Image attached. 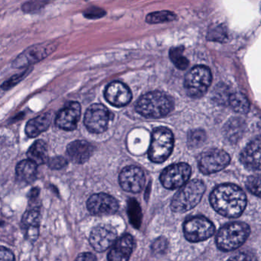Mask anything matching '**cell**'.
I'll list each match as a JSON object with an SVG mask.
<instances>
[{
	"mask_svg": "<svg viewBox=\"0 0 261 261\" xmlns=\"http://www.w3.org/2000/svg\"><path fill=\"white\" fill-rule=\"evenodd\" d=\"M211 204L218 213L226 218H238L247 205V197L241 188L233 184L218 186L211 194Z\"/></svg>",
	"mask_w": 261,
	"mask_h": 261,
	"instance_id": "cell-1",
	"label": "cell"
},
{
	"mask_svg": "<svg viewBox=\"0 0 261 261\" xmlns=\"http://www.w3.org/2000/svg\"><path fill=\"white\" fill-rule=\"evenodd\" d=\"M172 99L165 93L152 91L142 96L136 105V111L147 118L166 117L173 110Z\"/></svg>",
	"mask_w": 261,
	"mask_h": 261,
	"instance_id": "cell-2",
	"label": "cell"
},
{
	"mask_svg": "<svg viewBox=\"0 0 261 261\" xmlns=\"http://www.w3.org/2000/svg\"><path fill=\"white\" fill-rule=\"evenodd\" d=\"M205 189V185L201 180H192L186 183L174 196L171 203L172 210L186 212L193 208L201 201Z\"/></svg>",
	"mask_w": 261,
	"mask_h": 261,
	"instance_id": "cell-3",
	"label": "cell"
},
{
	"mask_svg": "<svg viewBox=\"0 0 261 261\" xmlns=\"http://www.w3.org/2000/svg\"><path fill=\"white\" fill-rule=\"evenodd\" d=\"M250 234L245 223L233 222L221 227L216 237L217 246L223 251H230L241 247Z\"/></svg>",
	"mask_w": 261,
	"mask_h": 261,
	"instance_id": "cell-4",
	"label": "cell"
},
{
	"mask_svg": "<svg viewBox=\"0 0 261 261\" xmlns=\"http://www.w3.org/2000/svg\"><path fill=\"white\" fill-rule=\"evenodd\" d=\"M174 146V136L172 131L166 127L154 129L151 137L149 149V158L155 163L166 161L172 153Z\"/></svg>",
	"mask_w": 261,
	"mask_h": 261,
	"instance_id": "cell-5",
	"label": "cell"
},
{
	"mask_svg": "<svg viewBox=\"0 0 261 261\" xmlns=\"http://www.w3.org/2000/svg\"><path fill=\"white\" fill-rule=\"evenodd\" d=\"M212 82L211 70L204 65L194 67L185 77L184 86L189 97L200 98L206 92Z\"/></svg>",
	"mask_w": 261,
	"mask_h": 261,
	"instance_id": "cell-6",
	"label": "cell"
},
{
	"mask_svg": "<svg viewBox=\"0 0 261 261\" xmlns=\"http://www.w3.org/2000/svg\"><path fill=\"white\" fill-rule=\"evenodd\" d=\"M230 157L221 149H212L201 154L198 160L199 170L204 175H210L222 170L228 166Z\"/></svg>",
	"mask_w": 261,
	"mask_h": 261,
	"instance_id": "cell-7",
	"label": "cell"
},
{
	"mask_svg": "<svg viewBox=\"0 0 261 261\" xmlns=\"http://www.w3.org/2000/svg\"><path fill=\"white\" fill-rule=\"evenodd\" d=\"M212 222L203 217H196L188 220L184 224V234L190 242L205 241L215 233Z\"/></svg>",
	"mask_w": 261,
	"mask_h": 261,
	"instance_id": "cell-8",
	"label": "cell"
},
{
	"mask_svg": "<svg viewBox=\"0 0 261 261\" xmlns=\"http://www.w3.org/2000/svg\"><path fill=\"white\" fill-rule=\"evenodd\" d=\"M192 172L187 163H180L166 167L160 175V181L166 189H175L184 186Z\"/></svg>",
	"mask_w": 261,
	"mask_h": 261,
	"instance_id": "cell-9",
	"label": "cell"
},
{
	"mask_svg": "<svg viewBox=\"0 0 261 261\" xmlns=\"http://www.w3.org/2000/svg\"><path fill=\"white\" fill-rule=\"evenodd\" d=\"M110 112L105 105L95 103L91 105L85 113V126L92 134H102L108 127Z\"/></svg>",
	"mask_w": 261,
	"mask_h": 261,
	"instance_id": "cell-10",
	"label": "cell"
},
{
	"mask_svg": "<svg viewBox=\"0 0 261 261\" xmlns=\"http://www.w3.org/2000/svg\"><path fill=\"white\" fill-rule=\"evenodd\" d=\"M56 45L53 44H40L33 45L27 48L22 54L19 55L14 62V68H27L33 64L37 63L48 57L56 50Z\"/></svg>",
	"mask_w": 261,
	"mask_h": 261,
	"instance_id": "cell-11",
	"label": "cell"
},
{
	"mask_svg": "<svg viewBox=\"0 0 261 261\" xmlns=\"http://www.w3.org/2000/svg\"><path fill=\"white\" fill-rule=\"evenodd\" d=\"M88 211L94 215H113L119 208L118 201L105 193L94 194L87 202Z\"/></svg>",
	"mask_w": 261,
	"mask_h": 261,
	"instance_id": "cell-12",
	"label": "cell"
},
{
	"mask_svg": "<svg viewBox=\"0 0 261 261\" xmlns=\"http://www.w3.org/2000/svg\"><path fill=\"white\" fill-rule=\"evenodd\" d=\"M120 186L126 192L138 193L144 187V172L137 166H130L125 167L121 171L119 177Z\"/></svg>",
	"mask_w": 261,
	"mask_h": 261,
	"instance_id": "cell-13",
	"label": "cell"
},
{
	"mask_svg": "<svg viewBox=\"0 0 261 261\" xmlns=\"http://www.w3.org/2000/svg\"><path fill=\"white\" fill-rule=\"evenodd\" d=\"M82 108L79 102H68L58 113L56 120V126L64 130H74L80 120Z\"/></svg>",
	"mask_w": 261,
	"mask_h": 261,
	"instance_id": "cell-14",
	"label": "cell"
},
{
	"mask_svg": "<svg viewBox=\"0 0 261 261\" xmlns=\"http://www.w3.org/2000/svg\"><path fill=\"white\" fill-rule=\"evenodd\" d=\"M117 233L110 225H99L91 230L89 241L97 252H103L111 247L117 240Z\"/></svg>",
	"mask_w": 261,
	"mask_h": 261,
	"instance_id": "cell-15",
	"label": "cell"
},
{
	"mask_svg": "<svg viewBox=\"0 0 261 261\" xmlns=\"http://www.w3.org/2000/svg\"><path fill=\"white\" fill-rule=\"evenodd\" d=\"M105 96L111 105L117 108L126 106L132 100L130 90L120 82H113L109 84L105 89Z\"/></svg>",
	"mask_w": 261,
	"mask_h": 261,
	"instance_id": "cell-16",
	"label": "cell"
},
{
	"mask_svg": "<svg viewBox=\"0 0 261 261\" xmlns=\"http://www.w3.org/2000/svg\"><path fill=\"white\" fill-rule=\"evenodd\" d=\"M241 163L250 170L260 168V138L257 137L249 143L240 155Z\"/></svg>",
	"mask_w": 261,
	"mask_h": 261,
	"instance_id": "cell-17",
	"label": "cell"
},
{
	"mask_svg": "<svg viewBox=\"0 0 261 261\" xmlns=\"http://www.w3.org/2000/svg\"><path fill=\"white\" fill-rule=\"evenodd\" d=\"M94 149V146L88 142L76 140L68 144L67 154L73 163L82 164L91 158Z\"/></svg>",
	"mask_w": 261,
	"mask_h": 261,
	"instance_id": "cell-18",
	"label": "cell"
},
{
	"mask_svg": "<svg viewBox=\"0 0 261 261\" xmlns=\"http://www.w3.org/2000/svg\"><path fill=\"white\" fill-rule=\"evenodd\" d=\"M40 212L37 207H33L25 212L22 219V227L25 231V238L34 242L39 238Z\"/></svg>",
	"mask_w": 261,
	"mask_h": 261,
	"instance_id": "cell-19",
	"label": "cell"
},
{
	"mask_svg": "<svg viewBox=\"0 0 261 261\" xmlns=\"http://www.w3.org/2000/svg\"><path fill=\"white\" fill-rule=\"evenodd\" d=\"M134 248V239L129 234H126L114 244L108 254L109 261H128Z\"/></svg>",
	"mask_w": 261,
	"mask_h": 261,
	"instance_id": "cell-20",
	"label": "cell"
},
{
	"mask_svg": "<svg viewBox=\"0 0 261 261\" xmlns=\"http://www.w3.org/2000/svg\"><path fill=\"white\" fill-rule=\"evenodd\" d=\"M51 120L53 117L49 113H45L32 119L27 123L25 126V134L30 138L38 137L48 129L51 125Z\"/></svg>",
	"mask_w": 261,
	"mask_h": 261,
	"instance_id": "cell-21",
	"label": "cell"
},
{
	"mask_svg": "<svg viewBox=\"0 0 261 261\" xmlns=\"http://www.w3.org/2000/svg\"><path fill=\"white\" fill-rule=\"evenodd\" d=\"M37 165L30 160H25L18 163L16 166V176L19 181L31 183L37 175Z\"/></svg>",
	"mask_w": 261,
	"mask_h": 261,
	"instance_id": "cell-22",
	"label": "cell"
},
{
	"mask_svg": "<svg viewBox=\"0 0 261 261\" xmlns=\"http://www.w3.org/2000/svg\"><path fill=\"white\" fill-rule=\"evenodd\" d=\"M245 129V123L240 118L229 120L224 126V134L230 143H237L242 137Z\"/></svg>",
	"mask_w": 261,
	"mask_h": 261,
	"instance_id": "cell-23",
	"label": "cell"
},
{
	"mask_svg": "<svg viewBox=\"0 0 261 261\" xmlns=\"http://www.w3.org/2000/svg\"><path fill=\"white\" fill-rule=\"evenodd\" d=\"M29 160L37 166L46 163L48 160V146L43 140L35 142L27 152Z\"/></svg>",
	"mask_w": 261,
	"mask_h": 261,
	"instance_id": "cell-24",
	"label": "cell"
},
{
	"mask_svg": "<svg viewBox=\"0 0 261 261\" xmlns=\"http://www.w3.org/2000/svg\"><path fill=\"white\" fill-rule=\"evenodd\" d=\"M229 106L238 114H245L249 112L250 103L244 94L239 92L232 93L228 99Z\"/></svg>",
	"mask_w": 261,
	"mask_h": 261,
	"instance_id": "cell-25",
	"label": "cell"
},
{
	"mask_svg": "<svg viewBox=\"0 0 261 261\" xmlns=\"http://www.w3.org/2000/svg\"><path fill=\"white\" fill-rule=\"evenodd\" d=\"M184 48L183 47H175L172 48L169 51V58L172 63L179 70H186L189 66V61L183 56Z\"/></svg>",
	"mask_w": 261,
	"mask_h": 261,
	"instance_id": "cell-26",
	"label": "cell"
},
{
	"mask_svg": "<svg viewBox=\"0 0 261 261\" xmlns=\"http://www.w3.org/2000/svg\"><path fill=\"white\" fill-rule=\"evenodd\" d=\"M175 19H176V15L169 11L155 12L146 16V22L149 24L172 22Z\"/></svg>",
	"mask_w": 261,
	"mask_h": 261,
	"instance_id": "cell-27",
	"label": "cell"
},
{
	"mask_svg": "<svg viewBox=\"0 0 261 261\" xmlns=\"http://www.w3.org/2000/svg\"><path fill=\"white\" fill-rule=\"evenodd\" d=\"M205 140L206 134L202 129L192 130L188 134V145L190 147H198L201 146Z\"/></svg>",
	"mask_w": 261,
	"mask_h": 261,
	"instance_id": "cell-28",
	"label": "cell"
},
{
	"mask_svg": "<svg viewBox=\"0 0 261 261\" xmlns=\"http://www.w3.org/2000/svg\"><path fill=\"white\" fill-rule=\"evenodd\" d=\"M128 212H129V219L132 224H134L136 227H140L142 217L141 210L136 200L132 199L129 201Z\"/></svg>",
	"mask_w": 261,
	"mask_h": 261,
	"instance_id": "cell-29",
	"label": "cell"
},
{
	"mask_svg": "<svg viewBox=\"0 0 261 261\" xmlns=\"http://www.w3.org/2000/svg\"><path fill=\"white\" fill-rule=\"evenodd\" d=\"M230 93L226 85H217L216 89L214 92V99L220 105H227Z\"/></svg>",
	"mask_w": 261,
	"mask_h": 261,
	"instance_id": "cell-30",
	"label": "cell"
},
{
	"mask_svg": "<svg viewBox=\"0 0 261 261\" xmlns=\"http://www.w3.org/2000/svg\"><path fill=\"white\" fill-rule=\"evenodd\" d=\"M227 38L226 31L221 25L213 27L212 30L208 32L207 39L211 41H216V42H224V39Z\"/></svg>",
	"mask_w": 261,
	"mask_h": 261,
	"instance_id": "cell-31",
	"label": "cell"
},
{
	"mask_svg": "<svg viewBox=\"0 0 261 261\" xmlns=\"http://www.w3.org/2000/svg\"><path fill=\"white\" fill-rule=\"evenodd\" d=\"M246 186H247V189L252 194H254L256 196L259 197V195H260V178L259 175L249 177L247 178V182H246Z\"/></svg>",
	"mask_w": 261,
	"mask_h": 261,
	"instance_id": "cell-32",
	"label": "cell"
},
{
	"mask_svg": "<svg viewBox=\"0 0 261 261\" xmlns=\"http://www.w3.org/2000/svg\"><path fill=\"white\" fill-rule=\"evenodd\" d=\"M47 163L48 167L51 168V169H61L68 165V160L62 156H55L48 159Z\"/></svg>",
	"mask_w": 261,
	"mask_h": 261,
	"instance_id": "cell-33",
	"label": "cell"
},
{
	"mask_svg": "<svg viewBox=\"0 0 261 261\" xmlns=\"http://www.w3.org/2000/svg\"><path fill=\"white\" fill-rule=\"evenodd\" d=\"M227 261H256V257L249 252H240L229 258Z\"/></svg>",
	"mask_w": 261,
	"mask_h": 261,
	"instance_id": "cell-34",
	"label": "cell"
},
{
	"mask_svg": "<svg viewBox=\"0 0 261 261\" xmlns=\"http://www.w3.org/2000/svg\"><path fill=\"white\" fill-rule=\"evenodd\" d=\"M27 74H28V72H27V71H24L22 74L13 76V77H12L10 80L7 81V82H6L5 83L2 85L3 89L9 90L10 89V88H13V87H14V85H17L19 82H21L22 79H23L24 77L27 75Z\"/></svg>",
	"mask_w": 261,
	"mask_h": 261,
	"instance_id": "cell-35",
	"label": "cell"
},
{
	"mask_svg": "<svg viewBox=\"0 0 261 261\" xmlns=\"http://www.w3.org/2000/svg\"><path fill=\"white\" fill-rule=\"evenodd\" d=\"M0 261H15V256L10 249L0 246Z\"/></svg>",
	"mask_w": 261,
	"mask_h": 261,
	"instance_id": "cell-36",
	"label": "cell"
},
{
	"mask_svg": "<svg viewBox=\"0 0 261 261\" xmlns=\"http://www.w3.org/2000/svg\"><path fill=\"white\" fill-rule=\"evenodd\" d=\"M105 14V12L100 9L91 8L85 12V16L89 19H95V18H100Z\"/></svg>",
	"mask_w": 261,
	"mask_h": 261,
	"instance_id": "cell-37",
	"label": "cell"
},
{
	"mask_svg": "<svg viewBox=\"0 0 261 261\" xmlns=\"http://www.w3.org/2000/svg\"><path fill=\"white\" fill-rule=\"evenodd\" d=\"M167 247V241L163 238H159L152 244V250L157 253L163 252Z\"/></svg>",
	"mask_w": 261,
	"mask_h": 261,
	"instance_id": "cell-38",
	"label": "cell"
},
{
	"mask_svg": "<svg viewBox=\"0 0 261 261\" xmlns=\"http://www.w3.org/2000/svg\"><path fill=\"white\" fill-rule=\"evenodd\" d=\"M43 2H30L28 3V4H24L23 10L24 11L27 12H31L33 11V10H39V9L42 8L44 5Z\"/></svg>",
	"mask_w": 261,
	"mask_h": 261,
	"instance_id": "cell-39",
	"label": "cell"
},
{
	"mask_svg": "<svg viewBox=\"0 0 261 261\" xmlns=\"http://www.w3.org/2000/svg\"><path fill=\"white\" fill-rule=\"evenodd\" d=\"M74 261H97V259L93 253H84L79 255Z\"/></svg>",
	"mask_w": 261,
	"mask_h": 261,
	"instance_id": "cell-40",
	"label": "cell"
}]
</instances>
